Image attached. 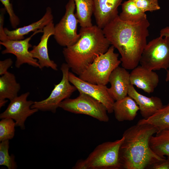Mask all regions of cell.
<instances>
[{"mask_svg": "<svg viewBox=\"0 0 169 169\" xmlns=\"http://www.w3.org/2000/svg\"><path fill=\"white\" fill-rule=\"evenodd\" d=\"M137 123L151 124L156 127L158 131L169 129V102L151 117L140 120Z\"/></svg>", "mask_w": 169, "mask_h": 169, "instance_id": "cb8c5ba5", "label": "cell"}, {"mask_svg": "<svg viewBox=\"0 0 169 169\" xmlns=\"http://www.w3.org/2000/svg\"><path fill=\"white\" fill-rule=\"evenodd\" d=\"M53 18L52 9L50 7H48L46 9L44 15L39 20L13 30H9L7 28H4L3 30L8 40L23 39L24 38V36L29 33L39 29H43L46 25L53 21Z\"/></svg>", "mask_w": 169, "mask_h": 169, "instance_id": "ac0fdd59", "label": "cell"}, {"mask_svg": "<svg viewBox=\"0 0 169 169\" xmlns=\"http://www.w3.org/2000/svg\"><path fill=\"white\" fill-rule=\"evenodd\" d=\"M6 10L5 8H2L0 9V41L4 42L8 39L4 31L3 26L4 22V14Z\"/></svg>", "mask_w": 169, "mask_h": 169, "instance_id": "f1b7e54d", "label": "cell"}, {"mask_svg": "<svg viewBox=\"0 0 169 169\" xmlns=\"http://www.w3.org/2000/svg\"><path fill=\"white\" fill-rule=\"evenodd\" d=\"M13 61L11 58H8L0 61V75H3L6 73L8 69L12 65Z\"/></svg>", "mask_w": 169, "mask_h": 169, "instance_id": "f546056e", "label": "cell"}, {"mask_svg": "<svg viewBox=\"0 0 169 169\" xmlns=\"http://www.w3.org/2000/svg\"><path fill=\"white\" fill-rule=\"evenodd\" d=\"M158 131L151 124L138 123L124 131L122 135L124 140L119 152L121 169L148 168L153 164L165 159L156 154L149 145L150 137Z\"/></svg>", "mask_w": 169, "mask_h": 169, "instance_id": "7a4b0ae2", "label": "cell"}, {"mask_svg": "<svg viewBox=\"0 0 169 169\" xmlns=\"http://www.w3.org/2000/svg\"><path fill=\"white\" fill-rule=\"evenodd\" d=\"M40 33H43V29L35 31L29 37L23 39L0 41V44L5 47L1 52L2 54H11L14 55L16 58L15 66L17 68H19L23 64H27L40 69L37 59L33 57L29 51V49L32 46L29 43L30 41L35 34Z\"/></svg>", "mask_w": 169, "mask_h": 169, "instance_id": "30bf717a", "label": "cell"}, {"mask_svg": "<svg viewBox=\"0 0 169 169\" xmlns=\"http://www.w3.org/2000/svg\"><path fill=\"white\" fill-rule=\"evenodd\" d=\"M124 137L97 146L84 159L78 160L74 169H120L119 152Z\"/></svg>", "mask_w": 169, "mask_h": 169, "instance_id": "277c9868", "label": "cell"}, {"mask_svg": "<svg viewBox=\"0 0 169 169\" xmlns=\"http://www.w3.org/2000/svg\"><path fill=\"white\" fill-rule=\"evenodd\" d=\"M128 95L136 102L139 107L142 116L145 119L154 115L163 106L160 98L145 96L137 91L134 85L131 84L129 88Z\"/></svg>", "mask_w": 169, "mask_h": 169, "instance_id": "e0dca14e", "label": "cell"}, {"mask_svg": "<svg viewBox=\"0 0 169 169\" xmlns=\"http://www.w3.org/2000/svg\"><path fill=\"white\" fill-rule=\"evenodd\" d=\"M80 37L74 44L62 51L66 63L72 72L79 76L99 55L106 52L110 43L102 29L97 25L81 27Z\"/></svg>", "mask_w": 169, "mask_h": 169, "instance_id": "3957f363", "label": "cell"}, {"mask_svg": "<svg viewBox=\"0 0 169 169\" xmlns=\"http://www.w3.org/2000/svg\"><path fill=\"white\" fill-rule=\"evenodd\" d=\"M29 94L27 92L10 101L7 109L0 114V118L12 119L15 121L16 126L24 130L27 118L38 111L37 109L31 108L34 101L27 100Z\"/></svg>", "mask_w": 169, "mask_h": 169, "instance_id": "8fae6325", "label": "cell"}, {"mask_svg": "<svg viewBox=\"0 0 169 169\" xmlns=\"http://www.w3.org/2000/svg\"><path fill=\"white\" fill-rule=\"evenodd\" d=\"M115 49L111 45L106 52L98 56L79 77L92 84L106 85L112 72L121 63Z\"/></svg>", "mask_w": 169, "mask_h": 169, "instance_id": "5b68a950", "label": "cell"}, {"mask_svg": "<svg viewBox=\"0 0 169 169\" xmlns=\"http://www.w3.org/2000/svg\"><path fill=\"white\" fill-rule=\"evenodd\" d=\"M69 69L66 63L61 64L60 69L62 77L61 81L59 84L54 85V88L47 98L41 101H34L31 106V108H36L43 111H50L54 113L56 112L61 102L69 98L77 90L69 81L68 74Z\"/></svg>", "mask_w": 169, "mask_h": 169, "instance_id": "9c48e42d", "label": "cell"}, {"mask_svg": "<svg viewBox=\"0 0 169 169\" xmlns=\"http://www.w3.org/2000/svg\"><path fill=\"white\" fill-rule=\"evenodd\" d=\"M121 12L119 15L122 20L136 23L147 19L145 13L140 10L132 0H128L121 4Z\"/></svg>", "mask_w": 169, "mask_h": 169, "instance_id": "603a6c76", "label": "cell"}, {"mask_svg": "<svg viewBox=\"0 0 169 169\" xmlns=\"http://www.w3.org/2000/svg\"><path fill=\"white\" fill-rule=\"evenodd\" d=\"M15 122L13 119L4 118L0 121V141L9 140L15 135Z\"/></svg>", "mask_w": 169, "mask_h": 169, "instance_id": "484cf974", "label": "cell"}, {"mask_svg": "<svg viewBox=\"0 0 169 169\" xmlns=\"http://www.w3.org/2000/svg\"><path fill=\"white\" fill-rule=\"evenodd\" d=\"M109 82L111 85L107 90L115 101L120 100L128 95L129 87L131 84L130 73L126 69L119 66L110 74Z\"/></svg>", "mask_w": 169, "mask_h": 169, "instance_id": "9a60e30c", "label": "cell"}, {"mask_svg": "<svg viewBox=\"0 0 169 169\" xmlns=\"http://www.w3.org/2000/svg\"><path fill=\"white\" fill-rule=\"evenodd\" d=\"M160 35L162 36H167L169 37V26L162 28L161 30ZM165 80L166 82L169 81V70H167Z\"/></svg>", "mask_w": 169, "mask_h": 169, "instance_id": "1f68e13d", "label": "cell"}, {"mask_svg": "<svg viewBox=\"0 0 169 169\" xmlns=\"http://www.w3.org/2000/svg\"><path fill=\"white\" fill-rule=\"evenodd\" d=\"M139 63L151 70H167L169 68V37L160 35L147 43Z\"/></svg>", "mask_w": 169, "mask_h": 169, "instance_id": "8992f818", "label": "cell"}, {"mask_svg": "<svg viewBox=\"0 0 169 169\" xmlns=\"http://www.w3.org/2000/svg\"><path fill=\"white\" fill-rule=\"evenodd\" d=\"M65 13L59 22L54 26V37L59 45L67 47L79 40L80 34L77 33L79 21L74 13V0H69L65 6Z\"/></svg>", "mask_w": 169, "mask_h": 169, "instance_id": "ba28073f", "label": "cell"}, {"mask_svg": "<svg viewBox=\"0 0 169 169\" xmlns=\"http://www.w3.org/2000/svg\"><path fill=\"white\" fill-rule=\"evenodd\" d=\"M113 110L115 119L117 121L122 122L133 120L139 108L135 101L127 95L115 101Z\"/></svg>", "mask_w": 169, "mask_h": 169, "instance_id": "d6986e66", "label": "cell"}, {"mask_svg": "<svg viewBox=\"0 0 169 169\" xmlns=\"http://www.w3.org/2000/svg\"><path fill=\"white\" fill-rule=\"evenodd\" d=\"M152 150L157 155L164 158L169 157V129L158 131L149 140Z\"/></svg>", "mask_w": 169, "mask_h": 169, "instance_id": "44dd1931", "label": "cell"}, {"mask_svg": "<svg viewBox=\"0 0 169 169\" xmlns=\"http://www.w3.org/2000/svg\"><path fill=\"white\" fill-rule=\"evenodd\" d=\"M59 107L73 113L90 116L101 122H107L109 120L105 106L97 100L84 93L79 92V96L75 98L65 99Z\"/></svg>", "mask_w": 169, "mask_h": 169, "instance_id": "52a82bcc", "label": "cell"}, {"mask_svg": "<svg viewBox=\"0 0 169 169\" xmlns=\"http://www.w3.org/2000/svg\"><path fill=\"white\" fill-rule=\"evenodd\" d=\"M0 0L9 15L12 27L14 29L17 28L20 23V20L19 18L14 13L12 4L10 2V0Z\"/></svg>", "mask_w": 169, "mask_h": 169, "instance_id": "83f0119b", "label": "cell"}, {"mask_svg": "<svg viewBox=\"0 0 169 169\" xmlns=\"http://www.w3.org/2000/svg\"><path fill=\"white\" fill-rule=\"evenodd\" d=\"M139 8L143 12L159 10L158 0H132Z\"/></svg>", "mask_w": 169, "mask_h": 169, "instance_id": "4316f807", "label": "cell"}, {"mask_svg": "<svg viewBox=\"0 0 169 169\" xmlns=\"http://www.w3.org/2000/svg\"><path fill=\"white\" fill-rule=\"evenodd\" d=\"M118 15L102 30L110 44L120 53L122 67L132 70L138 65L147 44L150 23L147 19L136 23L124 21Z\"/></svg>", "mask_w": 169, "mask_h": 169, "instance_id": "6da1fadb", "label": "cell"}, {"mask_svg": "<svg viewBox=\"0 0 169 169\" xmlns=\"http://www.w3.org/2000/svg\"><path fill=\"white\" fill-rule=\"evenodd\" d=\"M20 89L15 75L8 72L0 77V100H12L17 96Z\"/></svg>", "mask_w": 169, "mask_h": 169, "instance_id": "ffe728a7", "label": "cell"}, {"mask_svg": "<svg viewBox=\"0 0 169 169\" xmlns=\"http://www.w3.org/2000/svg\"><path fill=\"white\" fill-rule=\"evenodd\" d=\"M76 12L75 16L81 27L93 26L91 17L93 14L92 0H74Z\"/></svg>", "mask_w": 169, "mask_h": 169, "instance_id": "7402d4cb", "label": "cell"}, {"mask_svg": "<svg viewBox=\"0 0 169 169\" xmlns=\"http://www.w3.org/2000/svg\"><path fill=\"white\" fill-rule=\"evenodd\" d=\"M152 169H169V157L162 161L156 162L149 167Z\"/></svg>", "mask_w": 169, "mask_h": 169, "instance_id": "4dcf8cb0", "label": "cell"}, {"mask_svg": "<svg viewBox=\"0 0 169 169\" xmlns=\"http://www.w3.org/2000/svg\"><path fill=\"white\" fill-rule=\"evenodd\" d=\"M9 140L1 142L0 143V165L6 166L8 169L17 168V163L13 155H10L8 152Z\"/></svg>", "mask_w": 169, "mask_h": 169, "instance_id": "d4e9b609", "label": "cell"}, {"mask_svg": "<svg viewBox=\"0 0 169 169\" xmlns=\"http://www.w3.org/2000/svg\"><path fill=\"white\" fill-rule=\"evenodd\" d=\"M130 79L131 84L148 94L154 92L159 82V76L156 73L141 65L132 70Z\"/></svg>", "mask_w": 169, "mask_h": 169, "instance_id": "2e32d148", "label": "cell"}, {"mask_svg": "<svg viewBox=\"0 0 169 169\" xmlns=\"http://www.w3.org/2000/svg\"><path fill=\"white\" fill-rule=\"evenodd\" d=\"M53 21L46 25L43 29V34L38 44L33 46L30 51L33 57L37 59L40 69L44 67L50 68L53 70H58V66L49 57L48 49V43L50 37L54 33Z\"/></svg>", "mask_w": 169, "mask_h": 169, "instance_id": "4fadbf2b", "label": "cell"}, {"mask_svg": "<svg viewBox=\"0 0 169 169\" xmlns=\"http://www.w3.org/2000/svg\"><path fill=\"white\" fill-rule=\"evenodd\" d=\"M68 79L79 92L87 94L100 102L105 106L108 113L113 112L115 100L109 94L106 85L94 84L84 81L69 71Z\"/></svg>", "mask_w": 169, "mask_h": 169, "instance_id": "7c38bea8", "label": "cell"}, {"mask_svg": "<svg viewBox=\"0 0 169 169\" xmlns=\"http://www.w3.org/2000/svg\"><path fill=\"white\" fill-rule=\"evenodd\" d=\"M7 102L8 100H0V108H1L4 106Z\"/></svg>", "mask_w": 169, "mask_h": 169, "instance_id": "d6a6232c", "label": "cell"}, {"mask_svg": "<svg viewBox=\"0 0 169 169\" xmlns=\"http://www.w3.org/2000/svg\"><path fill=\"white\" fill-rule=\"evenodd\" d=\"M123 0H92L97 25L103 29L118 15V8Z\"/></svg>", "mask_w": 169, "mask_h": 169, "instance_id": "5bb4252c", "label": "cell"}]
</instances>
